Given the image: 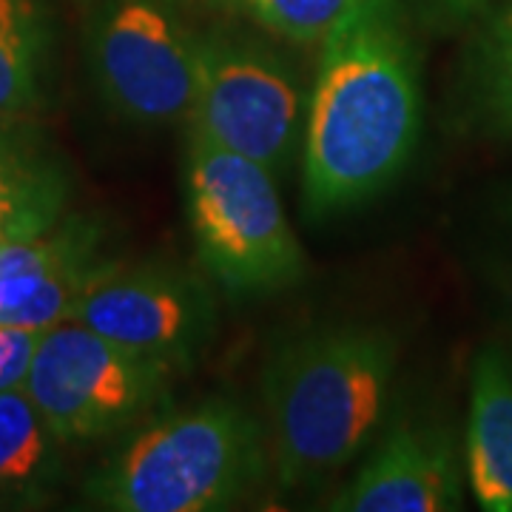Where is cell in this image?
Instances as JSON below:
<instances>
[{
    "instance_id": "6da1fadb",
    "label": "cell",
    "mask_w": 512,
    "mask_h": 512,
    "mask_svg": "<svg viewBox=\"0 0 512 512\" xmlns=\"http://www.w3.org/2000/svg\"><path fill=\"white\" fill-rule=\"evenodd\" d=\"M302 134L311 217L373 200L421 140V55L402 0H359L319 43Z\"/></svg>"
},
{
    "instance_id": "7a4b0ae2",
    "label": "cell",
    "mask_w": 512,
    "mask_h": 512,
    "mask_svg": "<svg viewBox=\"0 0 512 512\" xmlns=\"http://www.w3.org/2000/svg\"><path fill=\"white\" fill-rule=\"evenodd\" d=\"M399 348L376 325L319 328L268 356L262 396L276 478L308 487L359 456L384 419Z\"/></svg>"
},
{
    "instance_id": "3957f363",
    "label": "cell",
    "mask_w": 512,
    "mask_h": 512,
    "mask_svg": "<svg viewBox=\"0 0 512 512\" xmlns=\"http://www.w3.org/2000/svg\"><path fill=\"white\" fill-rule=\"evenodd\" d=\"M265 470L259 421L231 399H208L151 421L89 478L86 495L114 512H214L245 498Z\"/></svg>"
},
{
    "instance_id": "277c9868",
    "label": "cell",
    "mask_w": 512,
    "mask_h": 512,
    "mask_svg": "<svg viewBox=\"0 0 512 512\" xmlns=\"http://www.w3.org/2000/svg\"><path fill=\"white\" fill-rule=\"evenodd\" d=\"M185 211L202 268L222 291L271 293L305 274L299 239L265 165L188 137Z\"/></svg>"
},
{
    "instance_id": "5b68a950",
    "label": "cell",
    "mask_w": 512,
    "mask_h": 512,
    "mask_svg": "<svg viewBox=\"0 0 512 512\" xmlns=\"http://www.w3.org/2000/svg\"><path fill=\"white\" fill-rule=\"evenodd\" d=\"M308 97L276 49L228 29L200 32L188 137L282 171L305 134Z\"/></svg>"
},
{
    "instance_id": "8992f818",
    "label": "cell",
    "mask_w": 512,
    "mask_h": 512,
    "mask_svg": "<svg viewBox=\"0 0 512 512\" xmlns=\"http://www.w3.org/2000/svg\"><path fill=\"white\" fill-rule=\"evenodd\" d=\"M174 370L72 319L46 328L26 376V396L60 444L117 433L165 402Z\"/></svg>"
},
{
    "instance_id": "52a82bcc",
    "label": "cell",
    "mask_w": 512,
    "mask_h": 512,
    "mask_svg": "<svg viewBox=\"0 0 512 512\" xmlns=\"http://www.w3.org/2000/svg\"><path fill=\"white\" fill-rule=\"evenodd\" d=\"M200 29L188 0H103L89 32L97 92L128 123L188 117Z\"/></svg>"
},
{
    "instance_id": "ba28073f",
    "label": "cell",
    "mask_w": 512,
    "mask_h": 512,
    "mask_svg": "<svg viewBox=\"0 0 512 512\" xmlns=\"http://www.w3.org/2000/svg\"><path fill=\"white\" fill-rule=\"evenodd\" d=\"M69 319L177 373L214 339L217 305L197 276L177 268L109 262L80 293Z\"/></svg>"
},
{
    "instance_id": "9c48e42d",
    "label": "cell",
    "mask_w": 512,
    "mask_h": 512,
    "mask_svg": "<svg viewBox=\"0 0 512 512\" xmlns=\"http://www.w3.org/2000/svg\"><path fill=\"white\" fill-rule=\"evenodd\" d=\"M464 450L447 427L396 421L333 498L342 512H450L464 501Z\"/></svg>"
},
{
    "instance_id": "30bf717a",
    "label": "cell",
    "mask_w": 512,
    "mask_h": 512,
    "mask_svg": "<svg viewBox=\"0 0 512 512\" xmlns=\"http://www.w3.org/2000/svg\"><path fill=\"white\" fill-rule=\"evenodd\" d=\"M109 262L103 228L80 217L40 237L0 239V325L46 330L66 322Z\"/></svg>"
},
{
    "instance_id": "8fae6325",
    "label": "cell",
    "mask_w": 512,
    "mask_h": 512,
    "mask_svg": "<svg viewBox=\"0 0 512 512\" xmlns=\"http://www.w3.org/2000/svg\"><path fill=\"white\" fill-rule=\"evenodd\" d=\"M464 470L481 510L512 512V356L498 345L470 370Z\"/></svg>"
},
{
    "instance_id": "7c38bea8",
    "label": "cell",
    "mask_w": 512,
    "mask_h": 512,
    "mask_svg": "<svg viewBox=\"0 0 512 512\" xmlns=\"http://www.w3.org/2000/svg\"><path fill=\"white\" fill-rule=\"evenodd\" d=\"M69 174L29 117H0V234L32 239L63 220Z\"/></svg>"
},
{
    "instance_id": "4fadbf2b",
    "label": "cell",
    "mask_w": 512,
    "mask_h": 512,
    "mask_svg": "<svg viewBox=\"0 0 512 512\" xmlns=\"http://www.w3.org/2000/svg\"><path fill=\"white\" fill-rule=\"evenodd\" d=\"M458 114L484 137L512 140V0L478 15L458 72Z\"/></svg>"
},
{
    "instance_id": "5bb4252c",
    "label": "cell",
    "mask_w": 512,
    "mask_h": 512,
    "mask_svg": "<svg viewBox=\"0 0 512 512\" xmlns=\"http://www.w3.org/2000/svg\"><path fill=\"white\" fill-rule=\"evenodd\" d=\"M55 433L26 390L0 393V501L40 498L55 481Z\"/></svg>"
},
{
    "instance_id": "9a60e30c",
    "label": "cell",
    "mask_w": 512,
    "mask_h": 512,
    "mask_svg": "<svg viewBox=\"0 0 512 512\" xmlns=\"http://www.w3.org/2000/svg\"><path fill=\"white\" fill-rule=\"evenodd\" d=\"M49 23L37 0H0V117H32L43 100Z\"/></svg>"
},
{
    "instance_id": "2e32d148",
    "label": "cell",
    "mask_w": 512,
    "mask_h": 512,
    "mask_svg": "<svg viewBox=\"0 0 512 512\" xmlns=\"http://www.w3.org/2000/svg\"><path fill=\"white\" fill-rule=\"evenodd\" d=\"M291 43H322L359 0H211Z\"/></svg>"
},
{
    "instance_id": "e0dca14e",
    "label": "cell",
    "mask_w": 512,
    "mask_h": 512,
    "mask_svg": "<svg viewBox=\"0 0 512 512\" xmlns=\"http://www.w3.org/2000/svg\"><path fill=\"white\" fill-rule=\"evenodd\" d=\"M43 333L46 330L40 328L0 325V393L18 390L26 384Z\"/></svg>"
},
{
    "instance_id": "ac0fdd59",
    "label": "cell",
    "mask_w": 512,
    "mask_h": 512,
    "mask_svg": "<svg viewBox=\"0 0 512 512\" xmlns=\"http://www.w3.org/2000/svg\"><path fill=\"white\" fill-rule=\"evenodd\" d=\"M490 0H433L439 18L447 23V26H461L467 20L478 18L484 12Z\"/></svg>"
},
{
    "instance_id": "d6986e66",
    "label": "cell",
    "mask_w": 512,
    "mask_h": 512,
    "mask_svg": "<svg viewBox=\"0 0 512 512\" xmlns=\"http://www.w3.org/2000/svg\"><path fill=\"white\" fill-rule=\"evenodd\" d=\"M0 239H6V237H3V234H0Z\"/></svg>"
}]
</instances>
